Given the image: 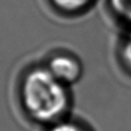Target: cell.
I'll return each mask as SVG.
<instances>
[{"label": "cell", "mask_w": 131, "mask_h": 131, "mask_svg": "<svg viewBox=\"0 0 131 131\" xmlns=\"http://www.w3.org/2000/svg\"><path fill=\"white\" fill-rule=\"evenodd\" d=\"M18 95L30 119L51 125L65 119L70 106L69 86L59 81L45 66H34L20 78Z\"/></svg>", "instance_id": "cell-1"}, {"label": "cell", "mask_w": 131, "mask_h": 131, "mask_svg": "<svg viewBox=\"0 0 131 131\" xmlns=\"http://www.w3.org/2000/svg\"><path fill=\"white\" fill-rule=\"evenodd\" d=\"M45 66L59 81L67 86L76 83L83 72L81 62L69 52L60 51L52 54Z\"/></svg>", "instance_id": "cell-2"}, {"label": "cell", "mask_w": 131, "mask_h": 131, "mask_svg": "<svg viewBox=\"0 0 131 131\" xmlns=\"http://www.w3.org/2000/svg\"><path fill=\"white\" fill-rule=\"evenodd\" d=\"M53 7L66 15H77L90 8L94 0H50Z\"/></svg>", "instance_id": "cell-3"}, {"label": "cell", "mask_w": 131, "mask_h": 131, "mask_svg": "<svg viewBox=\"0 0 131 131\" xmlns=\"http://www.w3.org/2000/svg\"><path fill=\"white\" fill-rule=\"evenodd\" d=\"M107 4L114 16L125 22L131 31V0H107Z\"/></svg>", "instance_id": "cell-4"}, {"label": "cell", "mask_w": 131, "mask_h": 131, "mask_svg": "<svg viewBox=\"0 0 131 131\" xmlns=\"http://www.w3.org/2000/svg\"><path fill=\"white\" fill-rule=\"evenodd\" d=\"M47 131H90L84 124L77 123L75 121H69L63 119L59 122L49 125Z\"/></svg>", "instance_id": "cell-5"}, {"label": "cell", "mask_w": 131, "mask_h": 131, "mask_svg": "<svg viewBox=\"0 0 131 131\" xmlns=\"http://www.w3.org/2000/svg\"><path fill=\"white\" fill-rule=\"evenodd\" d=\"M122 57L125 66L131 70V37L129 36L125 39L122 48Z\"/></svg>", "instance_id": "cell-6"}]
</instances>
